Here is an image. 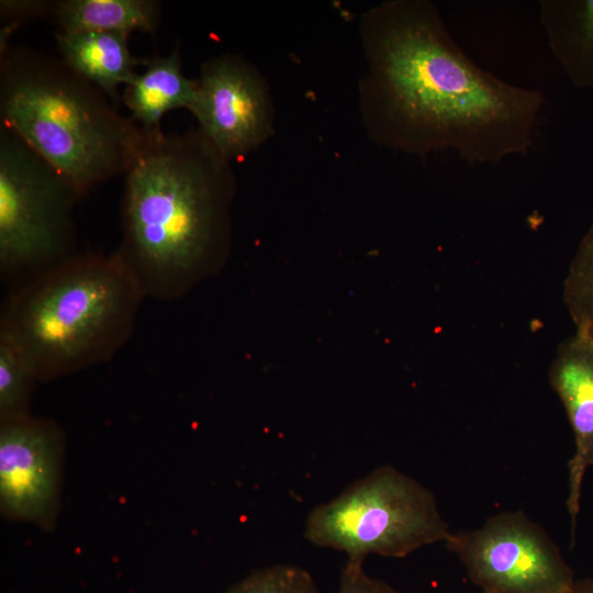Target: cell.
<instances>
[{
  "instance_id": "11",
  "label": "cell",
  "mask_w": 593,
  "mask_h": 593,
  "mask_svg": "<svg viewBox=\"0 0 593 593\" xmlns=\"http://www.w3.org/2000/svg\"><path fill=\"white\" fill-rule=\"evenodd\" d=\"M128 35L122 32L58 30L55 42L59 58L118 107L122 101L119 88L127 86L137 75L136 67L145 66L148 60L132 54Z\"/></svg>"
},
{
  "instance_id": "12",
  "label": "cell",
  "mask_w": 593,
  "mask_h": 593,
  "mask_svg": "<svg viewBox=\"0 0 593 593\" xmlns=\"http://www.w3.org/2000/svg\"><path fill=\"white\" fill-rule=\"evenodd\" d=\"M198 81L182 71L178 46L164 56L148 58L143 72L124 87L122 102L131 118L145 128L161 127L163 116L179 108H189L197 98Z\"/></svg>"
},
{
  "instance_id": "7",
  "label": "cell",
  "mask_w": 593,
  "mask_h": 593,
  "mask_svg": "<svg viewBox=\"0 0 593 593\" xmlns=\"http://www.w3.org/2000/svg\"><path fill=\"white\" fill-rule=\"evenodd\" d=\"M483 593H571L573 571L546 530L521 511L490 516L444 542Z\"/></svg>"
},
{
  "instance_id": "15",
  "label": "cell",
  "mask_w": 593,
  "mask_h": 593,
  "mask_svg": "<svg viewBox=\"0 0 593 593\" xmlns=\"http://www.w3.org/2000/svg\"><path fill=\"white\" fill-rule=\"evenodd\" d=\"M562 294L577 332L593 343V224L570 262Z\"/></svg>"
},
{
  "instance_id": "19",
  "label": "cell",
  "mask_w": 593,
  "mask_h": 593,
  "mask_svg": "<svg viewBox=\"0 0 593 593\" xmlns=\"http://www.w3.org/2000/svg\"><path fill=\"white\" fill-rule=\"evenodd\" d=\"M362 564L361 560H347L337 593H399L384 581L368 575Z\"/></svg>"
},
{
  "instance_id": "14",
  "label": "cell",
  "mask_w": 593,
  "mask_h": 593,
  "mask_svg": "<svg viewBox=\"0 0 593 593\" xmlns=\"http://www.w3.org/2000/svg\"><path fill=\"white\" fill-rule=\"evenodd\" d=\"M54 15L61 31H101L154 35L160 22L155 0H60Z\"/></svg>"
},
{
  "instance_id": "5",
  "label": "cell",
  "mask_w": 593,
  "mask_h": 593,
  "mask_svg": "<svg viewBox=\"0 0 593 593\" xmlns=\"http://www.w3.org/2000/svg\"><path fill=\"white\" fill-rule=\"evenodd\" d=\"M434 493L392 466H380L332 500L315 506L304 524L314 546L363 561L403 558L450 535Z\"/></svg>"
},
{
  "instance_id": "8",
  "label": "cell",
  "mask_w": 593,
  "mask_h": 593,
  "mask_svg": "<svg viewBox=\"0 0 593 593\" xmlns=\"http://www.w3.org/2000/svg\"><path fill=\"white\" fill-rule=\"evenodd\" d=\"M64 436L59 426L32 415L0 424V507L5 517L49 529L61 483Z\"/></svg>"
},
{
  "instance_id": "20",
  "label": "cell",
  "mask_w": 593,
  "mask_h": 593,
  "mask_svg": "<svg viewBox=\"0 0 593 593\" xmlns=\"http://www.w3.org/2000/svg\"><path fill=\"white\" fill-rule=\"evenodd\" d=\"M571 593H593V579L575 581Z\"/></svg>"
},
{
  "instance_id": "18",
  "label": "cell",
  "mask_w": 593,
  "mask_h": 593,
  "mask_svg": "<svg viewBox=\"0 0 593 593\" xmlns=\"http://www.w3.org/2000/svg\"><path fill=\"white\" fill-rule=\"evenodd\" d=\"M55 8L56 1L1 0L0 18L4 26L0 31V51L10 45V36L22 23L54 14Z\"/></svg>"
},
{
  "instance_id": "13",
  "label": "cell",
  "mask_w": 593,
  "mask_h": 593,
  "mask_svg": "<svg viewBox=\"0 0 593 593\" xmlns=\"http://www.w3.org/2000/svg\"><path fill=\"white\" fill-rule=\"evenodd\" d=\"M540 23L569 80L593 87V0H541Z\"/></svg>"
},
{
  "instance_id": "1",
  "label": "cell",
  "mask_w": 593,
  "mask_h": 593,
  "mask_svg": "<svg viewBox=\"0 0 593 593\" xmlns=\"http://www.w3.org/2000/svg\"><path fill=\"white\" fill-rule=\"evenodd\" d=\"M374 21L372 86L385 143L418 155L449 149L472 166L528 154L540 90L480 68L429 2L385 4Z\"/></svg>"
},
{
  "instance_id": "10",
  "label": "cell",
  "mask_w": 593,
  "mask_h": 593,
  "mask_svg": "<svg viewBox=\"0 0 593 593\" xmlns=\"http://www.w3.org/2000/svg\"><path fill=\"white\" fill-rule=\"evenodd\" d=\"M548 378L574 435L575 449L568 463L567 497L573 537L583 478L593 465V343L578 332L564 339L550 365Z\"/></svg>"
},
{
  "instance_id": "21",
  "label": "cell",
  "mask_w": 593,
  "mask_h": 593,
  "mask_svg": "<svg viewBox=\"0 0 593 593\" xmlns=\"http://www.w3.org/2000/svg\"><path fill=\"white\" fill-rule=\"evenodd\" d=\"M483 593V592H482Z\"/></svg>"
},
{
  "instance_id": "17",
  "label": "cell",
  "mask_w": 593,
  "mask_h": 593,
  "mask_svg": "<svg viewBox=\"0 0 593 593\" xmlns=\"http://www.w3.org/2000/svg\"><path fill=\"white\" fill-rule=\"evenodd\" d=\"M225 593H318L312 575L290 564H276L255 571Z\"/></svg>"
},
{
  "instance_id": "6",
  "label": "cell",
  "mask_w": 593,
  "mask_h": 593,
  "mask_svg": "<svg viewBox=\"0 0 593 593\" xmlns=\"http://www.w3.org/2000/svg\"><path fill=\"white\" fill-rule=\"evenodd\" d=\"M81 197L16 135L0 127V271L13 287L75 255Z\"/></svg>"
},
{
  "instance_id": "4",
  "label": "cell",
  "mask_w": 593,
  "mask_h": 593,
  "mask_svg": "<svg viewBox=\"0 0 593 593\" xmlns=\"http://www.w3.org/2000/svg\"><path fill=\"white\" fill-rule=\"evenodd\" d=\"M0 121L82 198L127 170L143 126L59 57L0 51Z\"/></svg>"
},
{
  "instance_id": "2",
  "label": "cell",
  "mask_w": 593,
  "mask_h": 593,
  "mask_svg": "<svg viewBox=\"0 0 593 593\" xmlns=\"http://www.w3.org/2000/svg\"><path fill=\"white\" fill-rule=\"evenodd\" d=\"M198 131L145 128L125 171L116 254L145 298L176 301L223 264L231 174Z\"/></svg>"
},
{
  "instance_id": "9",
  "label": "cell",
  "mask_w": 593,
  "mask_h": 593,
  "mask_svg": "<svg viewBox=\"0 0 593 593\" xmlns=\"http://www.w3.org/2000/svg\"><path fill=\"white\" fill-rule=\"evenodd\" d=\"M189 111L199 130L226 160L242 157L268 134V100L258 76L242 60L221 56L201 68Z\"/></svg>"
},
{
  "instance_id": "16",
  "label": "cell",
  "mask_w": 593,
  "mask_h": 593,
  "mask_svg": "<svg viewBox=\"0 0 593 593\" xmlns=\"http://www.w3.org/2000/svg\"><path fill=\"white\" fill-rule=\"evenodd\" d=\"M37 381L24 357L0 337V424L31 415V400Z\"/></svg>"
},
{
  "instance_id": "3",
  "label": "cell",
  "mask_w": 593,
  "mask_h": 593,
  "mask_svg": "<svg viewBox=\"0 0 593 593\" xmlns=\"http://www.w3.org/2000/svg\"><path fill=\"white\" fill-rule=\"evenodd\" d=\"M115 253H76L14 286L0 317V337L38 381L112 359L131 338L145 300Z\"/></svg>"
}]
</instances>
